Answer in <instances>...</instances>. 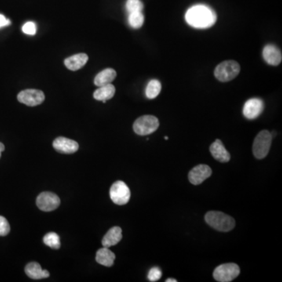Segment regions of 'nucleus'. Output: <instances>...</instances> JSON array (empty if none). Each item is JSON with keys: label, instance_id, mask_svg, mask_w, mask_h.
I'll return each mask as SVG.
<instances>
[{"label": "nucleus", "instance_id": "15", "mask_svg": "<svg viewBox=\"0 0 282 282\" xmlns=\"http://www.w3.org/2000/svg\"><path fill=\"white\" fill-rule=\"evenodd\" d=\"M88 60H89V57L86 53H78V54L73 55L65 59L64 64L67 69L71 70V71H77L85 66Z\"/></svg>", "mask_w": 282, "mask_h": 282}, {"label": "nucleus", "instance_id": "5", "mask_svg": "<svg viewBox=\"0 0 282 282\" xmlns=\"http://www.w3.org/2000/svg\"><path fill=\"white\" fill-rule=\"evenodd\" d=\"M159 126V121L154 115H143L133 123V130L140 136L151 134L156 131Z\"/></svg>", "mask_w": 282, "mask_h": 282}, {"label": "nucleus", "instance_id": "29", "mask_svg": "<svg viewBox=\"0 0 282 282\" xmlns=\"http://www.w3.org/2000/svg\"><path fill=\"white\" fill-rule=\"evenodd\" d=\"M5 150V146L2 143L0 142V158H1V155H2V151Z\"/></svg>", "mask_w": 282, "mask_h": 282}, {"label": "nucleus", "instance_id": "16", "mask_svg": "<svg viewBox=\"0 0 282 282\" xmlns=\"http://www.w3.org/2000/svg\"><path fill=\"white\" fill-rule=\"evenodd\" d=\"M122 239V229L119 227L111 228L104 235L102 239V245L104 247L110 248L115 246Z\"/></svg>", "mask_w": 282, "mask_h": 282}, {"label": "nucleus", "instance_id": "9", "mask_svg": "<svg viewBox=\"0 0 282 282\" xmlns=\"http://www.w3.org/2000/svg\"><path fill=\"white\" fill-rule=\"evenodd\" d=\"M19 102L29 107L39 105L45 100L44 93L38 89H27L19 93L17 95Z\"/></svg>", "mask_w": 282, "mask_h": 282}, {"label": "nucleus", "instance_id": "6", "mask_svg": "<svg viewBox=\"0 0 282 282\" xmlns=\"http://www.w3.org/2000/svg\"><path fill=\"white\" fill-rule=\"evenodd\" d=\"M130 190L126 183L118 180L114 183L110 189V198L115 204L123 206L127 204L130 199Z\"/></svg>", "mask_w": 282, "mask_h": 282}, {"label": "nucleus", "instance_id": "28", "mask_svg": "<svg viewBox=\"0 0 282 282\" xmlns=\"http://www.w3.org/2000/svg\"><path fill=\"white\" fill-rule=\"evenodd\" d=\"M10 24V20L5 18V16L2 14H0V28L1 27H5Z\"/></svg>", "mask_w": 282, "mask_h": 282}, {"label": "nucleus", "instance_id": "17", "mask_svg": "<svg viewBox=\"0 0 282 282\" xmlns=\"http://www.w3.org/2000/svg\"><path fill=\"white\" fill-rule=\"evenodd\" d=\"M26 275L31 279H46L49 277V273L46 270H42L40 265L36 262H31L25 267Z\"/></svg>", "mask_w": 282, "mask_h": 282}, {"label": "nucleus", "instance_id": "30", "mask_svg": "<svg viewBox=\"0 0 282 282\" xmlns=\"http://www.w3.org/2000/svg\"><path fill=\"white\" fill-rule=\"evenodd\" d=\"M166 282H177V281L176 280V279H167V280H166Z\"/></svg>", "mask_w": 282, "mask_h": 282}, {"label": "nucleus", "instance_id": "31", "mask_svg": "<svg viewBox=\"0 0 282 282\" xmlns=\"http://www.w3.org/2000/svg\"><path fill=\"white\" fill-rule=\"evenodd\" d=\"M165 139H166V140H168L169 138H168V137H165Z\"/></svg>", "mask_w": 282, "mask_h": 282}, {"label": "nucleus", "instance_id": "4", "mask_svg": "<svg viewBox=\"0 0 282 282\" xmlns=\"http://www.w3.org/2000/svg\"><path fill=\"white\" fill-rule=\"evenodd\" d=\"M272 133L268 130L260 132L254 140L253 152L257 159H263L268 156L272 143Z\"/></svg>", "mask_w": 282, "mask_h": 282}, {"label": "nucleus", "instance_id": "7", "mask_svg": "<svg viewBox=\"0 0 282 282\" xmlns=\"http://www.w3.org/2000/svg\"><path fill=\"white\" fill-rule=\"evenodd\" d=\"M240 274V268L235 264H224L217 267L213 272V278L217 282H230Z\"/></svg>", "mask_w": 282, "mask_h": 282}, {"label": "nucleus", "instance_id": "22", "mask_svg": "<svg viewBox=\"0 0 282 282\" xmlns=\"http://www.w3.org/2000/svg\"><path fill=\"white\" fill-rule=\"evenodd\" d=\"M44 244L49 248L58 250L60 247V237L54 232L46 234L43 238Z\"/></svg>", "mask_w": 282, "mask_h": 282}, {"label": "nucleus", "instance_id": "10", "mask_svg": "<svg viewBox=\"0 0 282 282\" xmlns=\"http://www.w3.org/2000/svg\"><path fill=\"white\" fill-rule=\"evenodd\" d=\"M212 169L207 165H199L191 169L188 175V179L193 185H199L206 179L211 177Z\"/></svg>", "mask_w": 282, "mask_h": 282}, {"label": "nucleus", "instance_id": "2", "mask_svg": "<svg viewBox=\"0 0 282 282\" xmlns=\"http://www.w3.org/2000/svg\"><path fill=\"white\" fill-rule=\"evenodd\" d=\"M205 220L210 227L222 232H228L235 227V220L222 212H209L205 216Z\"/></svg>", "mask_w": 282, "mask_h": 282}, {"label": "nucleus", "instance_id": "25", "mask_svg": "<svg viewBox=\"0 0 282 282\" xmlns=\"http://www.w3.org/2000/svg\"><path fill=\"white\" fill-rule=\"evenodd\" d=\"M10 227L5 217L0 216V236H5L9 233Z\"/></svg>", "mask_w": 282, "mask_h": 282}, {"label": "nucleus", "instance_id": "13", "mask_svg": "<svg viewBox=\"0 0 282 282\" xmlns=\"http://www.w3.org/2000/svg\"><path fill=\"white\" fill-rule=\"evenodd\" d=\"M263 56L270 65L278 66L282 60V52L275 45H267L263 50Z\"/></svg>", "mask_w": 282, "mask_h": 282}, {"label": "nucleus", "instance_id": "11", "mask_svg": "<svg viewBox=\"0 0 282 282\" xmlns=\"http://www.w3.org/2000/svg\"><path fill=\"white\" fill-rule=\"evenodd\" d=\"M263 100L259 98H252L247 100L243 108V115L248 119H255L264 111Z\"/></svg>", "mask_w": 282, "mask_h": 282}, {"label": "nucleus", "instance_id": "8", "mask_svg": "<svg viewBox=\"0 0 282 282\" xmlns=\"http://www.w3.org/2000/svg\"><path fill=\"white\" fill-rule=\"evenodd\" d=\"M60 204V198L56 194L49 191L42 192L36 199L37 206L44 212L53 211L59 207Z\"/></svg>", "mask_w": 282, "mask_h": 282}, {"label": "nucleus", "instance_id": "1", "mask_svg": "<svg viewBox=\"0 0 282 282\" xmlns=\"http://www.w3.org/2000/svg\"><path fill=\"white\" fill-rule=\"evenodd\" d=\"M186 21L191 27L205 29L212 27L217 21L215 11L206 5H196L190 8L185 15Z\"/></svg>", "mask_w": 282, "mask_h": 282}, {"label": "nucleus", "instance_id": "19", "mask_svg": "<svg viewBox=\"0 0 282 282\" xmlns=\"http://www.w3.org/2000/svg\"><path fill=\"white\" fill-rule=\"evenodd\" d=\"M115 88L112 84H108L105 86H100L96 91L93 93V97L95 100H100L105 103L107 100H110L115 96Z\"/></svg>", "mask_w": 282, "mask_h": 282}, {"label": "nucleus", "instance_id": "14", "mask_svg": "<svg viewBox=\"0 0 282 282\" xmlns=\"http://www.w3.org/2000/svg\"><path fill=\"white\" fill-rule=\"evenodd\" d=\"M210 151L213 158L219 162L225 163L231 159L229 152L224 148L221 140H216L210 146Z\"/></svg>", "mask_w": 282, "mask_h": 282}, {"label": "nucleus", "instance_id": "20", "mask_svg": "<svg viewBox=\"0 0 282 282\" xmlns=\"http://www.w3.org/2000/svg\"><path fill=\"white\" fill-rule=\"evenodd\" d=\"M115 255L108 248L104 247L97 251L96 261L104 267L112 266L115 262Z\"/></svg>", "mask_w": 282, "mask_h": 282}, {"label": "nucleus", "instance_id": "26", "mask_svg": "<svg viewBox=\"0 0 282 282\" xmlns=\"http://www.w3.org/2000/svg\"><path fill=\"white\" fill-rule=\"evenodd\" d=\"M162 278V272L159 268H151L148 273V279L150 282H157Z\"/></svg>", "mask_w": 282, "mask_h": 282}, {"label": "nucleus", "instance_id": "27", "mask_svg": "<svg viewBox=\"0 0 282 282\" xmlns=\"http://www.w3.org/2000/svg\"><path fill=\"white\" fill-rule=\"evenodd\" d=\"M22 31L27 35H34L36 33V26L34 22H27L22 27Z\"/></svg>", "mask_w": 282, "mask_h": 282}, {"label": "nucleus", "instance_id": "24", "mask_svg": "<svg viewBox=\"0 0 282 282\" xmlns=\"http://www.w3.org/2000/svg\"><path fill=\"white\" fill-rule=\"evenodd\" d=\"M144 5L140 0H127L126 2V9L129 13L141 12Z\"/></svg>", "mask_w": 282, "mask_h": 282}, {"label": "nucleus", "instance_id": "3", "mask_svg": "<svg viewBox=\"0 0 282 282\" xmlns=\"http://www.w3.org/2000/svg\"><path fill=\"white\" fill-rule=\"evenodd\" d=\"M241 67L235 60H225L218 64L214 71V75L222 82L233 80L240 73Z\"/></svg>", "mask_w": 282, "mask_h": 282}, {"label": "nucleus", "instance_id": "21", "mask_svg": "<svg viewBox=\"0 0 282 282\" xmlns=\"http://www.w3.org/2000/svg\"><path fill=\"white\" fill-rule=\"evenodd\" d=\"M162 89V85L159 80L153 79L150 81L146 88V96L148 99H154L159 96Z\"/></svg>", "mask_w": 282, "mask_h": 282}, {"label": "nucleus", "instance_id": "18", "mask_svg": "<svg viewBox=\"0 0 282 282\" xmlns=\"http://www.w3.org/2000/svg\"><path fill=\"white\" fill-rule=\"evenodd\" d=\"M117 73L112 68H107L97 74L94 78V84L97 86H102L111 83L116 78Z\"/></svg>", "mask_w": 282, "mask_h": 282}, {"label": "nucleus", "instance_id": "12", "mask_svg": "<svg viewBox=\"0 0 282 282\" xmlns=\"http://www.w3.org/2000/svg\"><path fill=\"white\" fill-rule=\"evenodd\" d=\"M53 148L62 154H73L78 150V144L75 140L66 137H57L53 143Z\"/></svg>", "mask_w": 282, "mask_h": 282}, {"label": "nucleus", "instance_id": "23", "mask_svg": "<svg viewBox=\"0 0 282 282\" xmlns=\"http://www.w3.org/2000/svg\"><path fill=\"white\" fill-rule=\"evenodd\" d=\"M144 16L141 12L129 13V24L133 28H140L144 24Z\"/></svg>", "mask_w": 282, "mask_h": 282}]
</instances>
